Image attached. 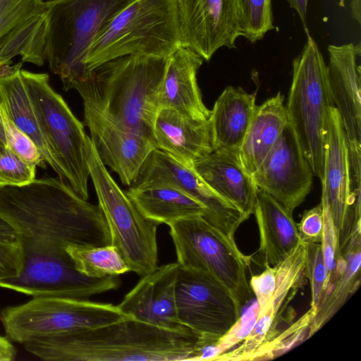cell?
Segmentation results:
<instances>
[{
	"label": "cell",
	"instance_id": "b9f144b4",
	"mask_svg": "<svg viewBox=\"0 0 361 361\" xmlns=\"http://www.w3.org/2000/svg\"><path fill=\"white\" fill-rule=\"evenodd\" d=\"M20 240L19 233L5 220L0 217V241L16 242Z\"/></svg>",
	"mask_w": 361,
	"mask_h": 361
},
{
	"label": "cell",
	"instance_id": "3957f363",
	"mask_svg": "<svg viewBox=\"0 0 361 361\" xmlns=\"http://www.w3.org/2000/svg\"><path fill=\"white\" fill-rule=\"evenodd\" d=\"M168 59L141 54L119 57L96 68L92 78L75 90L154 142L159 93Z\"/></svg>",
	"mask_w": 361,
	"mask_h": 361
},
{
	"label": "cell",
	"instance_id": "484cf974",
	"mask_svg": "<svg viewBox=\"0 0 361 361\" xmlns=\"http://www.w3.org/2000/svg\"><path fill=\"white\" fill-rule=\"evenodd\" d=\"M21 68L0 78V104L16 126L32 139L58 178L66 183L60 160L33 110L22 80Z\"/></svg>",
	"mask_w": 361,
	"mask_h": 361
},
{
	"label": "cell",
	"instance_id": "d6a6232c",
	"mask_svg": "<svg viewBox=\"0 0 361 361\" xmlns=\"http://www.w3.org/2000/svg\"><path fill=\"white\" fill-rule=\"evenodd\" d=\"M44 0H0V40L30 18L44 13Z\"/></svg>",
	"mask_w": 361,
	"mask_h": 361
},
{
	"label": "cell",
	"instance_id": "ee69618b",
	"mask_svg": "<svg viewBox=\"0 0 361 361\" xmlns=\"http://www.w3.org/2000/svg\"><path fill=\"white\" fill-rule=\"evenodd\" d=\"M287 1L290 8H293L298 14L304 27L305 31L307 29V8L308 0H285Z\"/></svg>",
	"mask_w": 361,
	"mask_h": 361
},
{
	"label": "cell",
	"instance_id": "e0dca14e",
	"mask_svg": "<svg viewBox=\"0 0 361 361\" xmlns=\"http://www.w3.org/2000/svg\"><path fill=\"white\" fill-rule=\"evenodd\" d=\"M181 44L204 61L240 36L238 0H176Z\"/></svg>",
	"mask_w": 361,
	"mask_h": 361
},
{
	"label": "cell",
	"instance_id": "ffe728a7",
	"mask_svg": "<svg viewBox=\"0 0 361 361\" xmlns=\"http://www.w3.org/2000/svg\"><path fill=\"white\" fill-rule=\"evenodd\" d=\"M178 269L176 262H171L142 276L117 306L138 321L171 331H192L177 315L175 291Z\"/></svg>",
	"mask_w": 361,
	"mask_h": 361
},
{
	"label": "cell",
	"instance_id": "30bf717a",
	"mask_svg": "<svg viewBox=\"0 0 361 361\" xmlns=\"http://www.w3.org/2000/svg\"><path fill=\"white\" fill-rule=\"evenodd\" d=\"M20 74L33 110L63 166L66 184L87 200L88 135L84 124L75 116L63 98L53 90L47 73H32L21 68Z\"/></svg>",
	"mask_w": 361,
	"mask_h": 361
},
{
	"label": "cell",
	"instance_id": "8fae6325",
	"mask_svg": "<svg viewBox=\"0 0 361 361\" xmlns=\"http://www.w3.org/2000/svg\"><path fill=\"white\" fill-rule=\"evenodd\" d=\"M20 273L0 280V287L33 298L58 297L88 300L120 285L118 276L91 278L78 271L66 250L23 245Z\"/></svg>",
	"mask_w": 361,
	"mask_h": 361
},
{
	"label": "cell",
	"instance_id": "4316f807",
	"mask_svg": "<svg viewBox=\"0 0 361 361\" xmlns=\"http://www.w3.org/2000/svg\"><path fill=\"white\" fill-rule=\"evenodd\" d=\"M287 123L284 96L281 92L257 106L239 149L243 166L251 176L279 140Z\"/></svg>",
	"mask_w": 361,
	"mask_h": 361
},
{
	"label": "cell",
	"instance_id": "f1b7e54d",
	"mask_svg": "<svg viewBox=\"0 0 361 361\" xmlns=\"http://www.w3.org/2000/svg\"><path fill=\"white\" fill-rule=\"evenodd\" d=\"M46 11L11 30L0 40V78L23 63L41 66L45 61Z\"/></svg>",
	"mask_w": 361,
	"mask_h": 361
},
{
	"label": "cell",
	"instance_id": "6da1fadb",
	"mask_svg": "<svg viewBox=\"0 0 361 361\" xmlns=\"http://www.w3.org/2000/svg\"><path fill=\"white\" fill-rule=\"evenodd\" d=\"M0 217L19 233L23 245L66 250L69 245L111 243L99 206L82 199L59 178L0 186Z\"/></svg>",
	"mask_w": 361,
	"mask_h": 361
},
{
	"label": "cell",
	"instance_id": "4dcf8cb0",
	"mask_svg": "<svg viewBox=\"0 0 361 361\" xmlns=\"http://www.w3.org/2000/svg\"><path fill=\"white\" fill-rule=\"evenodd\" d=\"M66 251L75 269L91 278L118 276L130 271L117 248L112 245L86 246L69 245Z\"/></svg>",
	"mask_w": 361,
	"mask_h": 361
},
{
	"label": "cell",
	"instance_id": "836d02e7",
	"mask_svg": "<svg viewBox=\"0 0 361 361\" xmlns=\"http://www.w3.org/2000/svg\"><path fill=\"white\" fill-rule=\"evenodd\" d=\"M0 112L5 131L6 145L25 161L46 169L47 163L34 142L16 126L1 104Z\"/></svg>",
	"mask_w": 361,
	"mask_h": 361
},
{
	"label": "cell",
	"instance_id": "9c48e42d",
	"mask_svg": "<svg viewBox=\"0 0 361 361\" xmlns=\"http://www.w3.org/2000/svg\"><path fill=\"white\" fill-rule=\"evenodd\" d=\"M128 317L117 305L58 297L33 298L3 309L0 313L6 337L27 342L112 323Z\"/></svg>",
	"mask_w": 361,
	"mask_h": 361
},
{
	"label": "cell",
	"instance_id": "d4e9b609",
	"mask_svg": "<svg viewBox=\"0 0 361 361\" xmlns=\"http://www.w3.org/2000/svg\"><path fill=\"white\" fill-rule=\"evenodd\" d=\"M256 107L255 93L240 87L224 89L209 117L214 150L239 152Z\"/></svg>",
	"mask_w": 361,
	"mask_h": 361
},
{
	"label": "cell",
	"instance_id": "9a60e30c",
	"mask_svg": "<svg viewBox=\"0 0 361 361\" xmlns=\"http://www.w3.org/2000/svg\"><path fill=\"white\" fill-rule=\"evenodd\" d=\"M148 184L169 185L185 192L203 205V217L230 238L234 239L236 230L247 220L238 209L216 193L193 169L157 149L149 154L132 185Z\"/></svg>",
	"mask_w": 361,
	"mask_h": 361
},
{
	"label": "cell",
	"instance_id": "5b68a950",
	"mask_svg": "<svg viewBox=\"0 0 361 361\" xmlns=\"http://www.w3.org/2000/svg\"><path fill=\"white\" fill-rule=\"evenodd\" d=\"M180 44L176 0H134L94 42L85 65L92 72L128 55L169 56Z\"/></svg>",
	"mask_w": 361,
	"mask_h": 361
},
{
	"label": "cell",
	"instance_id": "d6986e66",
	"mask_svg": "<svg viewBox=\"0 0 361 361\" xmlns=\"http://www.w3.org/2000/svg\"><path fill=\"white\" fill-rule=\"evenodd\" d=\"M328 51L329 89L345 132L348 152L361 155L360 44L329 45Z\"/></svg>",
	"mask_w": 361,
	"mask_h": 361
},
{
	"label": "cell",
	"instance_id": "ba28073f",
	"mask_svg": "<svg viewBox=\"0 0 361 361\" xmlns=\"http://www.w3.org/2000/svg\"><path fill=\"white\" fill-rule=\"evenodd\" d=\"M86 158L90 177L110 231L111 243L119 251L130 271L140 276L158 267V224L137 210L101 161L89 136Z\"/></svg>",
	"mask_w": 361,
	"mask_h": 361
},
{
	"label": "cell",
	"instance_id": "cb8c5ba5",
	"mask_svg": "<svg viewBox=\"0 0 361 361\" xmlns=\"http://www.w3.org/2000/svg\"><path fill=\"white\" fill-rule=\"evenodd\" d=\"M253 214L259 235V260L264 267L276 266L301 242L293 213L258 190Z\"/></svg>",
	"mask_w": 361,
	"mask_h": 361
},
{
	"label": "cell",
	"instance_id": "603a6c76",
	"mask_svg": "<svg viewBox=\"0 0 361 361\" xmlns=\"http://www.w3.org/2000/svg\"><path fill=\"white\" fill-rule=\"evenodd\" d=\"M193 170L220 197L247 219L253 214L258 188L245 170L239 152L215 149L198 160Z\"/></svg>",
	"mask_w": 361,
	"mask_h": 361
},
{
	"label": "cell",
	"instance_id": "8992f818",
	"mask_svg": "<svg viewBox=\"0 0 361 361\" xmlns=\"http://www.w3.org/2000/svg\"><path fill=\"white\" fill-rule=\"evenodd\" d=\"M307 41L293 61V77L286 106L292 128L312 173L322 178L326 121L334 106L327 65L314 39L306 30Z\"/></svg>",
	"mask_w": 361,
	"mask_h": 361
},
{
	"label": "cell",
	"instance_id": "4fadbf2b",
	"mask_svg": "<svg viewBox=\"0 0 361 361\" xmlns=\"http://www.w3.org/2000/svg\"><path fill=\"white\" fill-rule=\"evenodd\" d=\"M307 264V244L301 241L276 266L273 295L259 312L250 333L241 344L221 354L216 360H265L270 346L283 331L282 326L294 318L290 304L308 281Z\"/></svg>",
	"mask_w": 361,
	"mask_h": 361
},
{
	"label": "cell",
	"instance_id": "74e56055",
	"mask_svg": "<svg viewBox=\"0 0 361 361\" xmlns=\"http://www.w3.org/2000/svg\"><path fill=\"white\" fill-rule=\"evenodd\" d=\"M322 207L324 212V230L321 245L324 261L328 273L326 289L335 269L336 257L341 253V251L338 231L334 224L329 210L323 206Z\"/></svg>",
	"mask_w": 361,
	"mask_h": 361
},
{
	"label": "cell",
	"instance_id": "277c9868",
	"mask_svg": "<svg viewBox=\"0 0 361 361\" xmlns=\"http://www.w3.org/2000/svg\"><path fill=\"white\" fill-rule=\"evenodd\" d=\"M134 0L46 1L45 61L64 91L92 78L85 59L92 44L114 17Z\"/></svg>",
	"mask_w": 361,
	"mask_h": 361
},
{
	"label": "cell",
	"instance_id": "5bb4252c",
	"mask_svg": "<svg viewBox=\"0 0 361 361\" xmlns=\"http://www.w3.org/2000/svg\"><path fill=\"white\" fill-rule=\"evenodd\" d=\"M81 97L83 124L90 130V138L101 161L118 174L123 185L131 186L156 149L154 142L126 127L93 100Z\"/></svg>",
	"mask_w": 361,
	"mask_h": 361
},
{
	"label": "cell",
	"instance_id": "1f68e13d",
	"mask_svg": "<svg viewBox=\"0 0 361 361\" xmlns=\"http://www.w3.org/2000/svg\"><path fill=\"white\" fill-rule=\"evenodd\" d=\"M240 36L252 43L274 28L271 0H238Z\"/></svg>",
	"mask_w": 361,
	"mask_h": 361
},
{
	"label": "cell",
	"instance_id": "60d3db41",
	"mask_svg": "<svg viewBox=\"0 0 361 361\" xmlns=\"http://www.w3.org/2000/svg\"><path fill=\"white\" fill-rule=\"evenodd\" d=\"M276 266H265L264 271L251 276L249 284L256 298L259 312L267 307L273 295L276 285Z\"/></svg>",
	"mask_w": 361,
	"mask_h": 361
},
{
	"label": "cell",
	"instance_id": "f35d334b",
	"mask_svg": "<svg viewBox=\"0 0 361 361\" xmlns=\"http://www.w3.org/2000/svg\"><path fill=\"white\" fill-rule=\"evenodd\" d=\"M297 228L303 243H321L324 230V212L321 202L304 212Z\"/></svg>",
	"mask_w": 361,
	"mask_h": 361
},
{
	"label": "cell",
	"instance_id": "7a4b0ae2",
	"mask_svg": "<svg viewBox=\"0 0 361 361\" xmlns=\"http://www.w3.org/2000/svg\"><path fill=\"white\" fill-rule=\"evenodd\" d=\"M199 337L128 316L118 321L27 342L25 349L47 361L197 360Z\"/></svg>",
	"mask_w": 361,
	"mask_h": 361
},
{
	"label": "cell",
	"instance_id": "bcb514c9",
	"mask_svg": "<svg viewBox=\"0 0 361 361\" xmlns=\"http://www.w3.org/2000/svg\"><path fill=\"white\" fill-rule=\"evenodd\" d=\"M6 144L4 143L1 140H0V152L6 148Z\"/></svg>",
	"mask_w": 361,
	"mask_h": 361
},
{
	"label": "cell",
	"instance_id": "f6af8a7d",
	"mask_svg": "<svg viewBox=\"0 0 361 361\" xmlns=\"http://www.w3.org/2000/svg\"><path fill=\"white\" fill-rule=\"evenodd\" d=\"M0 140L6 144L5 131L4 128L3 120L0 112Z\"/></svg>",
	"mask_w": 361,
	"mask_h": 361
},
{
	"label": "cell",
	"instance_id": "f546056e",
	"mask_svg": "<svg viewBox=\"0 0 361 361\" xmlns=\"http://www.w3.org/2000/svg\"><path fill=\"white\" fill-rule=\"evenodd\" d=\"M341 252L346 260L341 273L334 271L316 314L312 321L308 338L326 324L357 289L360 281V231L352 233Z\"/></svg>",
	"mask_w": 361,
	"mask_h": 361
},
{
	"label": "cell",
	"instance_id": "7c38bea8",
	"mask_svg": "<svg viewBox=\"0 0 361 361\" xmlns=\"http://www.w3.org/2000/svg\"><path fill=\"white\" fill-rule=\"evenodd\" d=\"M175 297L179 321L199 336L200 347L215 344L240 316L230 291L198 271L179 267Z\"/></svg>",
	"mask_w": 361,
	"mask_h": 361
},
{
	"label": "cell",
	"instance_id": "83f0119b",
	"mask_svg": "<svg viewBox=\"0 0 361 361\" xmlns=\"http://www.w3.org/2000/svg\"><path fill=\"white\" fill-rule=\"evenodd\" d=\"M126 193L144 217L158 225L195 215L203 216L205 212L199 202L169 185H131Z\"/></svg>",
	"mask_w": 361,
	"mask_h": 361
},
{
	"label": "cell",
	"instance_id": "2e32d148",
	"mask_svg": "<svg viewBox=\"0 0 361 361\" xmlns=\"http://www.w3.org/2000/svg\"><path fill=\"white\" fill-rule=\"evenodd\" d=\"M313 175L292 128L287 123L252 176L258 190L269 195L293 213L310 193Z\"/></svg>",
	"mask_w": 361,
	"mask_h": 361
},
{
	"label": "cell",
	"instance_id": "8d00e7d4",
	"mask_svg": "<svg viewBox=\"0 0 361 361\" xmlns=\"http://www.w3.org/2000/svg\"><path fill=\"white\" fill-rule=\"evenodd\" d=\"M259 308L256 302L252 305L243 314L240 315L230 329L214 344L216 357L234 348L241 343L250 333L254 327L259 314Z\"/></svg>",
	"mask_w": 361,
	"mask_h": 361
},
{
	"label": "cell",
	"instance_id": "52a82bcc",
	"mask_svg": "<svg viewBox=\"0 0 361 361\" xmlns=\"http://www.w3.org/2000/svg\"><path fill=\"white\" fill-rule=\"evenodd\" d=\"M168 226L180 267L212 276L230 291L241 308L250 302L253 293L247 271L250 269L252 255L243 254L235 239L202 215L181 219Z\"/></svg>",
	"mask_w": 361,
	"mask_h": 361
},
{
	"label": "cell",
	"instance_id": "ac0fdd59",
	"mask_svg": "<svg viewBox=\"0 0 361 361\" xmlns=\"http://www.w3.org/2000/svg\"><path fill=\"white\" fill-rule=\"evenodd\" d=\"M320 180L321 203L329 210L340 238L351 224L360 205V189L352 190L345 132L334 106L330 107L326 121Z\"/></svg>",
	"mask_w": 361,
	"mask_h": 361
},
{
	"label": "cell",
	"instance_id": "7bdbcfd3",
	"mask_svg": "<svg viewBox=\"0 0 361 361\" xmlns=\"http://www.w3.org/2000/svg\"><path fill=\"white\" fill-rule=\"evenodd\" d=\"M16 356V350L6 337L0 336V361L13 360Z\"/></svg>",
	"mask_w": 361,
	"mask_h": 361
},
{
	"label": "cell",
	"instance_id": "ab89813d",
	"mask_svg": "<svg viewBox=\"0 0 361 361\" xmlns=\"http://www.w3.org/2000/svg\"><path fill=\"white\" fill-rule=\"evenodd\" d=\"M23 262L24 248L20 240L0 241V280L18 276Z\"/></svg>",
	"mask_w": 361,
	"mask_h": 361
},
{
	"label": "cell",
	"instance_id": "e575fe53",
	"mask_svg": "<svg viewBox=\"0 0 361 361\" xmlns=\"http://www.w3.org/2000/svg\"><path fill=\"white\" fill-rule=\"evenodd\" d=\"M36 166L30 164L8 146L0 152V186H23L35 179Z\"/></svg>",
	"mask_w": 361,
	"mask_h": 361
},
{
	"label": "cell",
	"instance_id": "d590c367",
	"mask_svg": "<svg viewBox=\"0 0 361 361\" xmlns=\"http://www.w3.org/2000/svg\"><path fill=\"white\" fill-rule=\"evenodd\" d=\"M307 274L311 288L310 308L317 312L326 289L328 278L321 243L307 244Z\"/></svg>",
	"mask_w": 361,
	"mask_h": 361
},
{
	"label": "cell",
	"instance_id": "7402d4cb",
	"mask_svg": "<svg viewBox=\"0 0 361 361\" xmlns=\"http://www.w3.org/2000/svg\"><path fill=\"white\" fill-rule=\"evenodd\" d=\"M203 59L180 44L169 56L159 93V109L169 108L197 120H207L210 110L204 105L197 74Z\"/></svg>",
	"mask_w": 361,
	"mask_h": 361
},
{
	"label": "cell",
	"instance_id": "44dd1931",
	"mask_svg": "<svg viewBox=\"0 0 361 361\" xmlns=\"http://www.w3.org/2000/svg\"><path fill=\"white\" fill-rule=\"evenodd\" d=\"M154 142L156 149L191 169L214 150L209 119H193L169 108L157 111Z\"/></svg>",
	"mask_w": 361,
	"mask_h": 361
}]
</instances>
